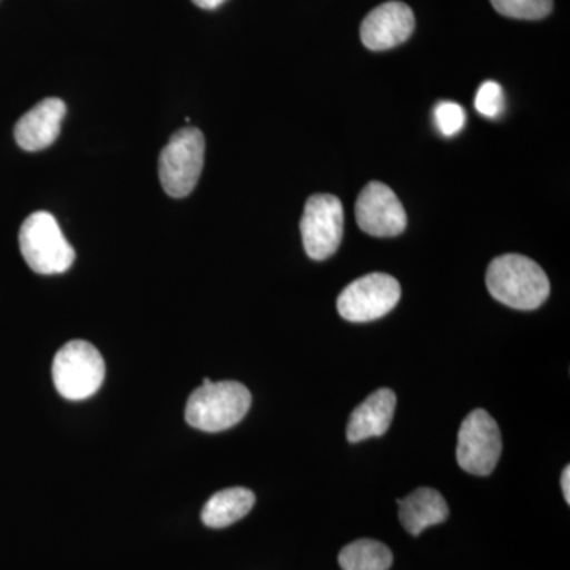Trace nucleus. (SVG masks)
<instances>
[{"mask_svg":"<svg viewBox=\"0 0 570 570\" xmlns=\"http://www.w3.org/2000/svg\"><path fill=\"white\" fill-rule=\"evenodd\" d=\"M487 287L499 303L520 311L538 309L550 295L546 272L534 261L519 254L501 255L491 262Z\"/></svg>","mask_w":570,"mask_h":570,"instance_id":"1","label":"nucleus"},{"mask_svg":"<svg viewBox=\"0 0 570 570\" xmlns=\"http://www.w3.org/2000/svg\"><path fill=\"white\" fill-rule=\"evenodd\" d=\"M253 397L245 385L235 381L213 382L194 390L186 406V422L195 430L219 433L238 425L246 417Z\"/></svg>","mask_w":570,"mask_h":570,"instance_id":"2","label":"nucleus"},{"mask_svg":"<svg viewBox=\"0 0 570 570\" xmlns=\"http://www.w3.org/2000/svg\"><path fill=\"white\" fill-rule=\"evenodd\" d=\"M20 249L26 264L39 275H62L75 262L73 247L48 212L32 213L22 223Z\"/></svg>","mask_w":570,"mask_h":570,"instance_id":"3","label":"nucleus"},{"mask_svg":"<svg viewBox=\"0 0 570 570\" xmlns=\"http://www.w3.org/2000/svg\"><path fill=\"white\" fill-rule=\"evenodd\" d=\"M105 374L104 356L88 341H70L52 360V382L66 400L81 401L96 395Z\"/></svg>","mask_w":570,"mask_h":570,"instance_id":"4","label":"nucleus"},{"mask_svg":"<svg viewBox=\"0 0 570 570\" xmlns=\"http://www.w3.org/2000/svg\"><path fill=\"white\" fill-rule=\"evenodd\" d=\"M205 164V137L195 127L171 135L159 156V178L165 194L174 198L189 195L200 179Z\"/></svg>","mask_w":570,"mask_h":570,"instance_id":"5","label":"nucleus"},{"mask_svg":"<svg viewBox=\"0 0 570 570\" xmlns=\"http://www.w3.org/2000/svg\"><path fill=\"white\" fill-rule=\"evenodd\" d=\"M502 452L501 430L483 409H475L461 423L456 460L472 475L485 478L497 468Z\"/></svg>","mask_w":570,"mask_h":570,"instance_id":"6","label":"nucleus"},{"mask_svg":"<svg viewBox=\"0 0 570 570\" xmlns=\"http://www.w3.org/2000/svg\"><path fill=\"white\" fill-rule=\"evenodd\" d=\"M400 298L401 285L395 277L373 273L358 277L341 292L337 311L346 321L362 324L387 316Z\"/></svg>","mask_w":570,"mask_h":570,"instance_id":"7","label":"nucleus"},{"mask_svg":"<svg viewBox=\"0 0 570 570\" xmlns=\"http://www.w3.org/2000/svg\"><path fill=\"white\" fill-rule=\"evenodd\" d=\"M303 246L313 261H325L336 253L344 234V208L335 195L307 198L302 224Z\"/></svg>","mask_w":570,"mask_h":570,"instance_id":"8","label":"nucleus"},{"mask_svg":"<svg viewBox=\"0 0 570 570\" xmlns=\"http://www.w3.org/2000/svg\"><path fill=\"white\" fill-rule=\"evenodd\" d=\"M355 216L358 227L376 238H393L406 230L407 216L400 198L379 181L363 187L356 198Z\"/></svg>","mask_w":570,"mask_h":570,"instance_id":"9","label":"nucleus"},{"mask_svg":"<svg viewBox=\"0 0 570 570\" xmlns=\"http://www.w3.org/2000/svg\"><path fill=\"white\" fill-rule=\"evenodd\" d=\"M415 29L414 11L406 3H382L367 13L360 26V39L371 51L392 50L404 43Z\"/></svg>","mask_w":570,"mask_h":570,"instance_id":"10","label":"nucleus"},{"mask_svg":"<svg viewBox=\"0 0 570 570\" xmlns=\"http://www.w3.org/2000/svg\"><path fill=\"white\" fill-rule=\"evenodd\" d=\"M67 105L58 97L41 100L14 126V140L24 151L47 149L58 140Z\"/></svg>","mask_w":570,"mask_h":570,"instance_id":"11","label":"nucleus"},{"mask_svg":"<svg viewBox=\"0 0 570 570\" xmlns=\"http://www.w3.org/2000/svg\"><path fill=\"white\" fill-rule=\"evenodd\" d=\"M396 395L393 390L381 389L371 393L352 412L347 423V441L352 444L370 438L384 436L395 415Z\"/></svg>","mask_w":570,"mask_h":570,"instance_id":"12","label":"nucleus"},{"mask_svg":"<svg viewBox=\"0 0 570 570\" xmlns=\"http://www.w3.org/2000/svg\"><path fill=\"white\" fill-rule=\"evenodd\" d=\"M401 524L411 535L422 534L426 528L444 523L449 519V505L439 491L417 489L404 499H397Z\"/></svg>","mask_w":570,"mask_h":570,"instance_id":"13","label":"nucleus"},{"mask_svg":"<svg viewBox=\"0 0 570 570\" xmlns=\"http://www.w3.org/2000/svg\"><path fill=\"white\" fill-rule=\"evenodd\" d=\"M254 504L255 494L243 487L217 491L202 510V521L213 530H223L245 519Z\"/></svg>","mask_w":570,"mask_h":570,"instance_id":"14","label":"nucleus"},{"mask_svg":"<svg viewBox=\"0 0 570 570\" xmlns=\"http://www.w3.org/2000/svg\"><path fill=\"white\" fill-rule=\"evenodd\" d=\"M392 564V551L377 540H355L340 553V566L343 570H389Z\"/></svg>","mask_w":570,"mask_h":570,"instance_id":"15","label":"nucleus"},{"mask_svg":"<svg viewBox=\"0 0 570 570\" xmlns=\"http://www.w3.org/2000/svg\"><path fill=\"white\" fill-rule=\"evenodd\" d=\"M494 10L513 20H542L553 10V0H491Z\"/></svg>","mask_w":570,"mask_h":570,"instance_id":"16","label":"nucleus"},{"mask_svg":"<svg viewBox=\"0 0 570 570\" xmlns=\"http://www.w3.org/2000/svg\"><path fill=\"white\" fill-rule=\"evenodd\" d=\"M475 110L485 118H498L504 111V92L494 81H487L480 86L475 96Z\"/></svg>","mask_w":570,"mask_h":570,"instance_id":"17","label":"nucleus"},{"mask_svg":"<svg viewBox=\"0 0 570 570\" xmlns=\"http://www.w3.org/2000/svg\"><path fill=\"white\" fill-rule=\"evenodd\" d=\"M434 118H436L439 132L444 137H453L463 129L464 122H466V111L459 104L441 102L434 110Z\"/></svg>","mask_w":570,"mask_h":570,"instance_id":"18","label":"nucleus"},{"mask_svg":"<svg viewBox=\"0 0 570 570\" xmlns=\"http://www.w3.org/2000/svg\"><path fill=\"white\" fill-rule=\"evenodd\" d=\"M225 2H227V0H193L194 6H197L198 9L204 10L219 9V7Z\"/></svg>","mask_w":570,"mask_h":570,"instance_id":"19","label":"nucleus"},{"mask_svg":"<svg viewBox=\"0 0 570 570\" xmlns=\"http://www.w3.org/2000/svg\"><path fill=\"white\" fill-rule=\"evenodd\" d=\"M561 489L564 493L566 502L570 504V468L566 466L561 475Z\"/></svg>","mask_w":570,"mask_h":570,"instance_id":"20","label":"nucleus"}]
</instances>
